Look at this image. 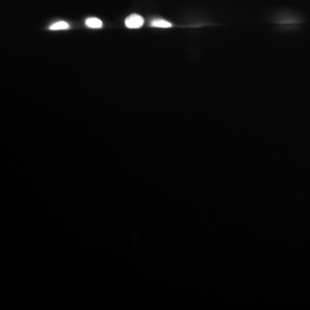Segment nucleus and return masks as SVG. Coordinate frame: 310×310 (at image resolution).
<instances>
[{
  "label": "nucleus",
  "instance_id": "obj_1",
  "mask_svg": "<svg viewBox=\"0 0 310 310\" xmlns=\"http://www.w3.org/2000/svg\"><path fill=\"white\" fill-rule=\"evenodd\" d=\"M144 24V19L141 16L132 14L126 18L125 25L129 29H139Z\"/></svg>",
  "mask_w": 310,
  "mask_h": 310
},
{
  "label": "nucleus",
  "instance_id": "obj_4",
  "mask_svg": "<svg viewBox=\"0 0 310 310\" xmlns=\"http://www.w3.org/2000/svg\"><path fill=\"white\" fill-rule=\"evenodd\" d=\"M67 29H69L68 24L66 23V22L63 21L55 23V24L51 25L50 27H49V30H67Z\"/></svg>",
  "mask_w": 310,
  "mask_h": 310
},
{
  "label": "nucleus",
  "instance_id": "obj_2",
  "mask_svg": "<svg viewBox=\"0 0 310 310\" xmlns=\"http://www.w3.org/2000/svg\"><path fill=\"white\" fill-rule=\"evenodd\" d=\"M86 24L92 29H100L103 26V23L99 18H90L87 19Z\"/></svg>",
  "mask_w": 310,
  "mask_h": 310
},
{
  "label": "nucleus",
  "instance_id": "obj_3",
  "mask_svg": "<svg viewBox=\"0 0 310 310\" xmlns=\"http://www.w3.org/2000/svg\"><path fill=\"white\" fill-rule=\"evenodd\" d=\"M151 26L158 28H170L172 27V24L166 21L164 19H155L151 23Z\"/></svg>",
  "mask_w": 310,
  "mask_h": 310
}]
</instances>
